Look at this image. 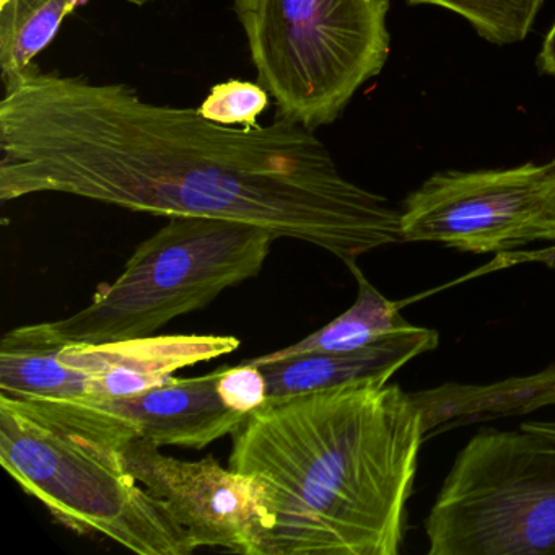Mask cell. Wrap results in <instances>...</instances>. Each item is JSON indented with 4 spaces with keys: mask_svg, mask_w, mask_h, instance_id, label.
Segmentation results:
<instances>
[{
    "mask_svg": "<svg viewBox=\"0 0 555 555\" xmlns=\"http://www.w3.org/2000/svg\"><path fill=\"white\" fill-rule=\"evenodd\" d=\"M401 235L473 255L555 242V157L431 175L402 201Z\"/></svg>",
    "mask_w": 555,
    "mask_h": 555,
    "instance_id": "cell-7",
    "label": "cell"
},
{
    "mask_svg": "<svg viewBox=\"0 0 555 555\" xmlns=\"http://www.w3.org/2000/svg\"><path fill=\"white\" fill-rule=\"evenodd\" d=\"M134 437L128 418L95 399L0 395V464L57 521L135 554H193L186 529L126 467Z\"/></svg>",
    "mask_w": 555,
    "mask_h": 555,
    "instance_id": "cell-3",
    "label": "cell"
},
{
    "mask_svg": "<svg viewBox=\"0 0 555 555\" xmlns=\"http://www.w3.org/2000/svg\"><path fill=\"white\" fill-rule=\"evenodd\" d=\"M69 2L74 9H77V8H80V5L86 4L87 0H69Z\"/></svg>",
    "mask_w": 555,
    "mask_h": 555,
    "instance_id": "cell-20",
    "label": "cell"
},
{
    "mask_svg": "<svg viewBox=\"0 0 555 555\" xmlns=\"http://www.w3.org/2000/svg\"><path fill=\"white\" fill-rule=\"evenodd\" d=\"M389 0H235L258 80L279 118L333 125L388 63Z\"/></svg>",
    "mask_w": 555,
    "mask_h": 555,
    "instance_id": "cell-4",
    "label": "cell"
},
{
    "mask_svg": "<svg viewBox=\"0 0 555 555\" xmlns=\"http://www.w3.org/2000/svg\"><path fill=\"white\" fill-rule=\"evenodd\" d=\"M349 269L357 279L359 292H357L356 304L346 313L340 314L317 333L305 337L300 343L292 344L268 356L245 360V362L259 366L278 362V360L292 359V357L307 356V353L347 352V350L362 349L411 326V323L399 313L398 304L389 301L385 295L379 294L362 274L359 266L352 264Z\"/></svg>",
    "mask_w": 555,
    "mask_h": 555,
    "instance_id": "cell-13",
    "label": "cell"
},
{
    "mask_svg": "<svg viewBox=\"0 0 555 555\" xmlns=\"http://www.w3.org/2000/svg\"><path fill=\"white\" fill-rule=\"evenodd\" d=\"M535 66L542 76L552 77L555 80V21L545 35L544 43L535 57Z\"/></svg>",
    "mask_w": 555,
    "mask_h": 555,
    "instance_id": "cell-18",
    "label": "cell"
},
{
    "mask_svg": "<svg viewBox=\"0 0 555 555\" xmlns=\"http://www.w3.org/2000/svg\"><path fill=\"white\" fill-rule=\"evenodd\" d=\"M66 344L50 323L9 331L0 343V395L18 399L86 398V376L61 360Z\"/></svg>",
    "mask_w": 555,
    "mask_h": 555,
    "instance_id": "cell-12",
    "label": "cell"
},
{
    "mask_svg": "<svg viewBox=\"0 0 555 555\" xmlns=\"http://www.w3.org/2000/svg\"><path fill=\"white\" fill-rule=\"evenodd\" d=\"M275 238L268 230L206 217H170L138 246L125 271L79 313L50 321L64 343L154 336L175 318L207 307L262 271Z\"/></svg>",
    "mask_w": 555,
    "mask_h": 555,
    "instance_id": "cell-5",
    "label": "cell"
},
{
    "mask_svg": "<svg viewBox=\"0 0 555 555\" xmlns=\"http://www.w3.org/2000/svg\"><path fill=\"white\" fill-rule=\"evenodd\" d=\"M268 103L269 93L261 83L230 80L214 87L197 112L217 125L255 128Z\"/></svg>",
    "mask_w": 555,
    "mask_h": 555,
    "instance_id": "cell-16",
    "label": "cell"
},
{
    "mask_svg": "<svg viewBox=\"0 0 555 555\" xmlns=\"http://www.w3.org/2000/svg\"><path fill=\"white\" fill-rule=\"evenodd\" d=\"M435 5L469 22L482 40L496 47L521 43L531 34L545 0H405Z\"/></svg>",
    "mask_w": 555,
    "mask_h": 555,
    "instance_id": "cell-15",
    "label": "cell"
},
{
    "mask_svg": "<svg viewBox=\"0 0 555 555\" xmlns=\"http://www.w3.org/2000/svg\"><path fill=\"white\" fill-rule=\"evenodd\" d=\"M220 398L240 414L248 415L268 401V382L261 366L243 362L233 369H222L217 383Z\"/></svg>",
    "mask_w": 555,
    "mask_h": 555,
    "instance_id": "cell-17",
    "label": "cell"
},
{
    "mask_svg": "<svg viewBox=\"0 0 555 555\" xmlns=\"http://www.w3.org/2000/svg\"><path fill=\"white\" fill-rule=\"evenodd\" d=\"M314 131L233 128L144 102L125 83L27 73L0 100V201L56 193L206 217L310 243L347 268L402 242L401 209L347 180Z\"/></svg>",
    "mask_w": 555,
    "mask_h": 555,
    "instance_id": "cell-1",
    "label": "cell"
},
{
    "mask_svg": "<svg viewBox=\"0 0 555 555\" xmlns=\"http://www.w3.org/2000/svg\"><path fill=\"white\" fill-rule=\"evenodd\" d=\"M76 9L69 0H2L0 2V73L11 82L34 66V60L56 38Z\"/></svg>",
    "mask_w": 555,
    "mask_h": 555,
    "instance_id": "cell-14",
    "label": "cell"
},
{
    "mask_svg": "<svg viewBox=\"0 0 555 555\" xmlns=\"http://www.w3.org/2000/svg\"><path fill=\"white\" fill-rule=\"evenodd\" d=\"M129 4L132 5H139V8H142V5L149 4L151 0H128Z\"/></svg>",
    "mask_w": 555,
    "mask_h": 555,
    "instance_id": "cell-19",
    "label": "cell"
},
{
    "mask_svg": "<svg viewBox=\"0 0 555 555\" xmlns=\"http://www.w3.org/2000/svg\"><path fill=\"white\" fill-rule=\"evenodd\" d=\"M129 473L186 529L194 547L253 555L259 489L251 477L220 466L212 456L181 461L134 437L122 448Z\"/></svg>",
    "mask_w": 555,
    "mask_h": 555,
    "instance_id": "cell-8",
    "label": "cell"
},
{
    "mask_svg": "<svg viewBox=\"0 0 555 555\" xmlns=\"http://www.w3.org/2000/svg\"><path fill=\"white\" fill-rule=\"evenodd\" d=\"M259 489L253 555H398L424 415L389 379L271 398L233 431Z\"/></svg>",
    "mask_w": 555,
    "mask_h": 555,
    "instance_id": "cell-2",
    "label": "cell"
},
{
    "mask_svg": "<svg viewBox=\"0 0 555 555\" xmlns=\"http://www.w3.org/2000/svg\"><path fill=\"white\" fill-rule=\"evenodd\" d=\"M0 2H2V0H0Z\"/></svg>",
    "mask_w": 555,
    "mask_h": 555,
    "instance_id": "cell-21",
    "label": "cell"
},
{
    "mask_svg": "<svg viewBox=\"0 0 555 555\" xmlns=\"http://www.w3.org/2000/svg\"><path fill=\"white\" fill-rule=\"evenodd\" d=\"M238 347L233 336L173 334L103 344L67 343L60 357L64 365L86 376V398L103 401L147 391L184 366L209 362Z\"/></svg>",
    "mask_w": 555,
    "mask_h": 555,
    "instance_id": "cell-9",
    "label": "cell"
},
{
    "mask_svg": "<svg viewBox=\"0 0 555 555\" xmlns=\"http://www.w3.org/2000/svg\"><path fill=\"white\" fill-rule=\"evenodd\" d=\"M438 343L437 331L411 324L362 349L307 353L259 366L268 382L269 399L284 398L362 379H391L405 363L437 349Z\"/></svg>",
    "mask_w": 555,
    "mask_h": 555,
    "instance_id": "cell-11",
    "label": "cell"
},
{
    "mask_svg": "<svg viewBox=\"0 0 555 555\" xmlns=\"http://www.w3.org/2000/svg\"><path fill=\"white\" fill-rule=\"evenodd\" d=\"M220 375L222 369L199 378H170L139 395L100 402L128 418L138 437L157 447L173 444L203 450L232 435L246 417L220 398Z\"/></svg>",
    "mask_w": 555,
    "mask_h": 555,
    "instance_id": "cell-10",
    "label": "cell"
},
{
    "mask_svg": "<svg viewBox=\"0 0 555 555\" xmlns=\"http://www.w3.org/2000/svg\"><path fill=\"white\" fill-rule=\"evenodd\" d=\"M428 555H555V422L482 428L425 519Z\"/></svg>",
    "mask_w": 555,
    "mask_h": 555,
    "instance_id": "cell-6",
    "label": "cell"
}]
</instances>
